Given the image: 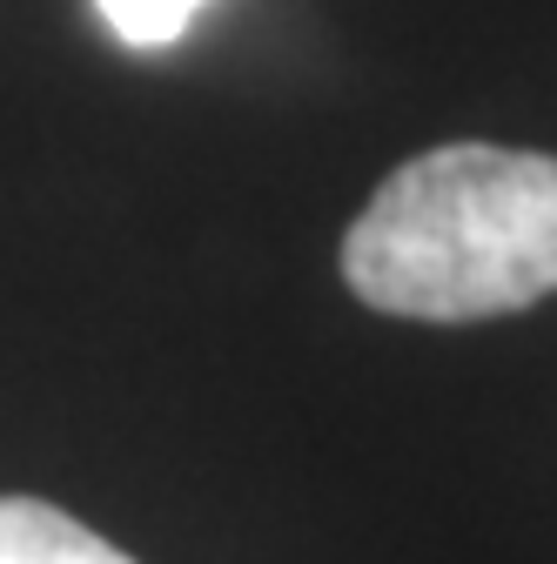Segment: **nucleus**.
<instances>
[{"label":"nucleus","mask_w":557,"mask_h":564,"mask_svg":"<svg viewBox=\"0 0 557 564\" xmlns=\"http://www.w3.org/2000/svg\"><path fill=\"white\" fill-rule=\"evenodd\" d=\"M0 564H134V557L41 498H0Z\"/></svg>","instance_id":"nucleus-2"},{"label":"nucleus","mask_w":557,"mask_h":564,"mask_svg":"<svg viewBox=\"0 0 557 564\" xmlns=\"http://www.w3.org/2000/svg\"><path fill=\"white\" fill-rule=\"evenodd\" d=\"M342 282L409 323H483L557 296V155L498 141L409 155L342 236Z\"/></svg>","instance_id":"nucleus-1"},{"label":"nucleus","mask_w":557,"mask_h":564,"mask_svg":"<svg viewBox=\"0 0 557 564\" xmlns=\"http://www.w3.org/2000/svg\"><path fill=\"white\" fill-rule=\"evenodd\" d=\"M95 8L128 47H168V41L188 34V21L208 8V0H95Z\"/></svg>","instance_id":"nucleus-3"}]
</instances>
